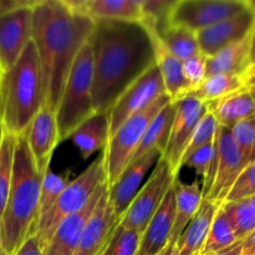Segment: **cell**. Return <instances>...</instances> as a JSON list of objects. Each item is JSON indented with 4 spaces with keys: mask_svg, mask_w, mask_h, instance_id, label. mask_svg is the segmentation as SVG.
<instances>
[{
    "mask_svg": "<svg viewBox=\"0 0 255 255\" xmlns=\"http://www.w3.org/2000/svg\"><path fill=\"white\" fill-rule=\"evenodd\" d=\"M94 61L92 101L109 114L122 94L156 65L151 34L142 22L94 21L87 41Z\"/></svg>",
    "mask_w": 255,
    "mask_h": 255,
    "instance_id": "cell-1",
    "label": "cell"
},
{
    "mask_svg": "<svg viewBox=\"0 0 255 255\" xmlns=\"http://www.w3.org/2000/svg\"><path fill=\"white\" fill-rule=\"evenodd\" d=\"M92 29L94 21L67 1H35L31 40L41 69L42 107L56 114L70 70Z\"/></svg>",
    "mask_w": 255,
    "mask_h": 255,
    "instance_id": "cell-2",
    "label": "cell"
},
{
    "mask_svg": "<svg viewBox=\"0 0 255 255\" xmlns=\"http://www.w3.org/2000/svg\"><path fill=\"white\" fill-rule=\"evenodd\" d=\"M42 177L30 153L26 137L20 134L15 146L11 186L0 219L6 255H14L29 237L35 236Z\"/></svg>",
    "mask_w": 255,
    "mask_h": 255,
    "instance_id": "cell-3",
    "label": "cell"
},
{
    "mask_svg": "<svg viewBox=\"0 0 255 255\" xmlns=\"http://www.w3.org/2000/svg\"><path fill=\"white\" fill-rule=\"evenodd\" d=\"M44 106L42 77L34 42L4 75L0 89V120L5 133L20 136Z\"/></svg>",
    "mask_w": 255,
    "mask_h": 255,
    "instance_id": "cell-4",
    "label": "cell"
},
{
    "mask_svg": "<svg viewBox=\"0 0 255 255\" xmlns=\"http://www.w3.org/2000/svg\"><path fill=\"white\" fill-rule=\"evenodd\" d=\"M92 51L90 44L86 42L70 70L56 110L60 142L70 138L80 125L96 114L92 101Z\"/></svg>",
    "mask_w": 255,
    "mask_h": 255,
    "instance_id": "cell-5",
    "label": "cell"
},
{
    "mask_svg": "<svg viewBox=\"0 0 255 255\" xmlns=\"http://www.w3.org/2000/svg\"><path fill=\"white\" fill-rule=\"evenodd\" d=\"M106 183V169L101 154V157L92 161L82 173L67 183L49 216L36 224L35 236L41 246L42 252L60 222L84 209L96 192Z\"/></svg>",
    "mask_w": 255,
    "mask_h": 255,
    "instance_id": "cell-6",
    "label": "cell"
},
{
    "mask_svg": "<svg viewBox=\"0 0 255 255\" xmlns=\"http://www.w3.org/2000/svg\"><path fill=\"white\" fill-rule=\"evenodd\" d=\"M169 101L171 99L167 95H163L158 100H156L151 106L127 120L110 137L109 143L102 152L105 169H106L107 186H112L117 181L120 174L131 163L148 125Z\"/></svg>",
    "mask_w": 255,
    "mask_h": 255,
    "instance_id": "cell-7",
    "label": "cell"
},
{
    "mask_svg": "<svg viewBox=\"0 0 255 255\" xmlns=\"http://www.w3.org/2000/svg\"><path fill=\"white\" fill-rule=\"evenodd\" d=\"M177 177L178 176L173 173L168 162L161 157L142 188L121 217L119 224L139 234L143 233L144 228L159 208Z\"/></svg>",
    "mask_w": 255,
    "mask_h": 255,
    "instance_id": "cell-8",
    "label": "cell"
},
{
    "mask_svg": "<svg viewBox=\"0 0 255 255\" xmlns=\"http://www.w3.org/2000/svg\"><path fill=\"white\" fill-rule=\"evenodd\" d=\"M246 0H177L169 24L187 27L197 34L248 9Z\"/></svg>",
    "mask_w": 255,
    "mask_h": 255,
    "instance_id": "cell-9",
    "label": "cell"
},
{
    "mask_svg": "<svg viewBox=\"0 0 255 255\" xmlns=\"http://www.w3.org/2000/svg\"><path fill=\"white\" fill-rule=\"evenodd\" d=\"M163 95H167L166 89H164L158 67L154 65L143 76L132 84L120 96L114 107L110 110V137L127 120L151 106L156 100H158Z\"/></svg>",
    "mask_w": 255,
    "mask_h": 255,
    "instance_id": "cell-10",
    "label": "cell"
},
{
    "mask_svg": "<svg viewBox=\"0 0 255 255\" xmlns=\"http://www.w3.org/2000/svg\"><path fill=\"white\" fill-rule=\"evenodd\" d=\"M174 104H176V116L172 124L167 147L162 157L168 162L173 173L178 176L182 168V156L187 143L198 122L208 112V107L193 96H187Z\"/></svg>",
    "mask_w": 255,
    "mask_h": 255,
    "instance_id": "cell-11",
    "label": "cell"
},
{
    "mask_svg": "<svg viewBox=\"0 0 255 255\" xmlns=\"http://www.w3.org/2000/svg\"><path fill=\"white\" fill-rule=\"evenodd\" d=\"M32 6L0 16V70L2 75L16 64L31 41Z\"/></svg>",
    "mask_w": 255,
    "mask_h": 255,
    "instance_id": "cell-12",
    "label": "cell"
},
{
    "mask_svg": "<svg viewBox=\"0 0 255 255\" xmlns=\"http://www.w3.org/2000/svg\"><path fill=\"white\" fill-rule=\"evenodd\" d=\"M217 169L213 186L206 199L223 203L236 182L237 177L246 167L241 151L234 142L229 128L218 127L217 131Z\"/></svg>",
    "mask_w": 255,
    "mask_h": 255,
    "instance_id": "cell-13",
    "label": "cell"
},
{
    "mask_svg": "<svg viewBox=\"0 0 255 255\" xmlns=\"http://www.w3.org/2000/svg\"><path fill=\"white\" fill-rule=\"evenodd\" d=\"M161 157L162 153L159 151L149 152L142 158L129 163L120 174L117 181L109 187L110 203L119 221L142 188L147 176L151 173Z\"/></svg>",
    "mask_w": 255,
    "mask_h": 255,
    "instance_id": "cell-14",
    "label": "cell"
},
{
    "mask_svg": "<svg viewBox=\"0 0 255 255\" xmlns=\"http://www.w3.org/2000/svg\"><path fill=\"white\" fill-rule=\"evenodd\" d=\"M255 27V14L248 6L239 15L197 32L201 54L211 57L228 45L246 39Z\"/></svg>",
    "mask_w": 255,
    "mask_h": 255,
    "instance_id": "cell-15",
    "label": "cell"
},
{
    "mask_svg": "<svg viewBox=\"0 0 255 255\" xmlns=\"http://www.w3.org/2000/svg\"><path fill=\"white\" fill-rule=\"evenodd\" d=\"M119 222L110 203L107 186L85 226L75 255H102Z\"/></svg>",
    "mask_w": 255,
    "mask_h": 255,
    "instance_id": "cell-16",
    "label": "cell"
},
{
    "mask_svg": "<svg viewBox=\"0 0 255 255\" xmlns=\"http://www.w3.org/2000/svg\"><path fill=\"white\" fill-rule=\"evenodd\" d=\"M27 146L37 171L45 174L50 169L52 153L60 143L56 114L42 107L25 131Z\"/></svg>",
    "mask_w": 255,
    "mask_h": 255,
    "instance_id": "cell-17",
    "label": "cell"
},
{
    "mask_svg": "<svg viewBox=\"0 0 255 255\" xmlns=\"http://www.w3.org/2000/svg\"><path fill=\"white\" fill-rule=\"evenodd\" d=\"M107 188V183L104 184L99 191L96 192L91 201L89 202L84 209L77 213L67 217L64 221L60 222L56 231L54 232L50 238L49 243L44 249V255H75L79 248L80 241H81L82 232L85 226L91 216L92 211L96 207L97 202L101 198L102 193Z\"/></svg>",
    "mask_w": 255,
    "mask_h": 255,
    "instance_id": "cell-18",
    "label": "cell"
},
{
    "mask_svg": "<svg viewBox=\"0 0 255 255\" xmlns=\"http://www.w3.org/2000/svg\"><path fill=\"white\" fill-rule=\"evenodd\" d=\"M174 223V189H169L163 202L141 234L137 255H159L171 241Z\"/></svg>",
    "mask_w": 255,
    "mask_h": 255,
    "instance_id": "cell-19",
    "label": "cell"
},
{
    "mask_svg": "<svg viewBox=\"0 0 255 255\" xmlns=\"http://www.w3.org/2000/svg\"><path fill=\"white\" fill-rule=\"evenodd\" d=\"M144 25V24H143ZM151 34L152 44L154 50V59H156V66L158 67L159 74L162 76L164 89H166L167 96L171 99L172 102H177L184 99L191 94V87L186 81L182 71V61L177 59L161 41L157 35L156 30L149 25H144Z\"/></svg>",
    "mask_w": 255,
    "mask_h": 255,
    "instance_id": "cell-20",
    "label": "cell"
},
{
    "mask_svg": "<svg viewBox=\"0 0 255 255\" xmlns=\"http://www.w3.org/2000/svg\"><path fill=\"white\" fill-rule=\"evenodd\" d=\"M92 21L142 22L141 0H80L67 1Z\"/></svg>",
    "mask_w": 255,
    "mask_h": 255,
    "instance_id": "cell-21",
    "label": "cell"
},
{
    "mask_svg": "<svg viewBox=\"0 0 255 255\" xmlns=\"http://www.w3.org/2000/svg\"><path fill=\"white\" fill-rule=\"evenodd\" d=\"M219 206L221 203L203 199L197 213L177 241L178 255H201L209 228Z\"/></svg>",
    "mask_w": 255,
    "mask_h": 255,
    "instance_id": "cell-22",
    "label": "cell"
},
{
    "mask_svg": "<svg viewBox=\"0 0 255 255\" xmlns=\"http://www.w3.org/2000/svg\"><path fill=\"white\" fill-rule=\"evenodd\" d=\"M174 189V223L171 241L177 243L182 232L186 229L191 219L203 202L202 184L199 181L184 183L177 177L173 183Z\"/></svg>",
    "mask_w": 255,
    "mask_h": 255,
    "instance_id": "cell-23",
    "label": "cell"
},
{
    "mask_svg": "<svg viewBox=\"0 0 255 255\" xmlns=\"http://www.w3.org/2000/svg\"><path fill=\"white\" fill-rule=\"evenodd\" d=\"M219 126L231 129L237 124L255 117V97L248 87L207 105Z\"/></svg>",
    "mask_w": 255,
    "mask_h": 255,
    "instance_id": "cell-24",
    "label": "cell"
},
{
    "mask_svg": "<svg viewBox=\"0 0 255 255\" xmlns=\"http://www.w3.org/2000/svg\"><path fill=\"white\" fill-rule=\"evenodd\" d=\"M69 139L77 147L84 161L94 156L97 151H104L110 139L109 114H95L80 125Z\"/></svg>",
    "mask_w": 255,
    "mask_h": 255,
    "instance_id": "cell-25",
    "label": "cell"
},
{
    "mask_svg": "<svg viewBox=\"0 0 255 255\" xmlns=\"http://www.w3.org/2000/svg\"><path fill=\"white\" fill-rule=\"evenodd\" d=\"M251 35L241 41L228 45L216 55L208 57L207 76L218 74L246 76L248 70L251 69Z\"/></svg>",
    "mask_w": 255,
    "mask_h": 255,
    "instance_id": "cell-26",
    "label": "cell"
},
{
    "mask_svg": "<svg viewBox=\"0 0 255 255\" xmlns=\"http://www.w3.org/2000/svg\"><path fill=\"white\" fill-rule=\"evenodd\" d=\"M174 116H176V104L169 101L148 125L131 163L142 158L152 151H159L163 154L169 138V133H171Z\"/></svg>",
    "mask_w": 255,
    "mask_h": 255,
    "instance_id": "cell-27",
    "label": "cell"
},
{
    "mask_svg": "<svg viewBox=\"0 0 255 255\" xmlns=\"http://www.w3.org/2000/svg\"><path fill=\"white\" fill-rule=\"evenodd\" d=\"M246 76L241 75H211L207 76L203 84L191 92L188 96H193L209 105L219 101L229 95L246 89Z\"/></svg>",
    "mask_w": 255,
    "mask_h": 255,
    "instance_id": "cell-28",
    "label": "cell"
},
{
    "mask_svg": "<svg viewBox=\"0 0 255 255\" xmlns=\"http://www.w3.org/2000/svg\"><path fill=\"white\" fill-rule=\"evenodd\" d=\"M156 32L164 46L181 61L201 54L197 34L187 27L168 24Z\"/></svg>",
    "mask_w": 255,
    "mask_h": 255,
    "instance_id": "cell-29",
    "label": "cell"
},
{
    "mask_svg": "<svg viewBox=\"0 0 255 255\" xmlns=\"http://www.w3.org/2000/svg\"><path fill=\"white\" fill-rule=\"evenodd\" d=\"M70 172L64 174H57L47 169L42 177L41 191H40L39 208H37V222H41L46 218L56 204L57 199L61 196L62 191L70 182Z\"/></svg>",
    "mask_w": 255,
    "mask_h": 255,
    "instance_id": "cell-30",
    "label": "cell"
},
{
    "mask_svg": "<svg viewBox=\"0 0 255 255\" xmlns=\"http://www.w3.org/2000/svg\"><path fill=\"white\" fill-rule=\"evenodd\" d=\"M239 242L237 239L236 233L227 218L226 213L223 212L222 207L219 206L216 216H214L213 222L209 228L208 236H207L206 243H204L203 249H202L201 255L216 253V252L223 251V249L229 248L233 244Z\"/></svg>",
    "mask_w": 255,
    "mask_h": 255,
    "instance_id": "cell-31",
    "label": "cell"
},
{
    "mask_svg": "<svg viewBox=\"0 0 255 255\" xmlns=\"http://www.w3.org/2000/svg\"><path fill=\"white\" fill-rule=\"evenodd\" d=\"M221 207L226 213L238 241H243L249 233L254 231L255 216L247 199L236 202H223L221 203Z\"/></svg>",
    "mask_w": 255,
    "mask_h": 255,
    "instance_id": "cell-32",
    "label": "cell"
},
{
    "mask_svg": "<svg viewBox=\"0 0 255 255\" xmlns=\"http://www.w3.org/2000/svg\"><path fill=\"white\" fill-rule=\"evenodd\" d=\"M15 146H16V136L5 133L0 146V219L4 213L10 186H11Z\"/></svg>",
    "mask_w": 255,
    "mask_h": 255,
    "instance_id": "cell-33",
    "label": "cell"
},
{
    "mask_svg": "<svg viewBox=\"0 0 255 255\" xmlns=\"http://www.w3.org/2000/svg\"><path fill=\"white\" fill-rule=\"evenodd\" d=\"M218 122H217V120L214 119L212 112L208 110V112L198 122L197 127L194 128L193 133H192L191 138H189L188 143H187L186 149L183 152V156H182L181 167H184L187 159L192 154L196 153L202 147L207 146V144L214 141V138L217 136V131H218Z\"/></svg>",
    "mask_w": 255,
    "mask_h": 255,
    "instance_id": "cell-34",
    "label": "cell"
},
{
    "mask_svg": "<svg viewBox=\"0 0 255 255\" xmlns=\"http://www.w3.org/2000/svg\"><path fill=\"white\" fill-rule=\"evenodd\" d=\"M177 0H141L142 24L159 30L169 24L171 12Z\"/></svg>",
    "mask_w": 255,
    "mask_h": 255,
    "instance_id": "cell-35",
    "label": "cell"
},
{
    "mask_svg": "<svg viewBox=\"0 0 255 255\" xmlns=\"http://www.w3.org/2000/svg\"><path fill=\"white\" fill-rule=\"evenodd\" d=\"M139 241L141 234L119 224L102 255H137Z\"/></svg>",
    "mask_w": 255,
    "mask_h": 255,
    "instance_id": "cell-36",
    "label": "cell"
},
{
    "mask_svg": "<svg viewBox=\"0 0 255 255\" xmlns=\"http://www.w3.org/2000/svg\"><path fill=\"white\" fill-rule=\"evenodd\" d=\"M234 142L241 151L244 164L255 161V117L242 121L231 128Z\"/></svg>",
    "mask_w": 255,
    "mask_h": 255,
    "instance_id": "cell-37",
    "label": "cell"
},
{
    "mask_svg": "<svg viewBox=\"0 0 255 255\" xmlns=\"http://www.w3.org/2000/svg\"><path fill=\"white\" fill-rule=\"evenodd\" d=\"M253 196H255V161L248 163L242 169L224 202L243 201Z\"/></svg>",
    "mask_w": 255,
    "mask_h": 255,
    "instance_id": "cell-38",
    "label": "cell"
},
{
    "mask_svg": "<svg viewBox=\"0 0 255 255\" xmlns=\"http://www.w3.org/2000/svg\"><path fill=\"white\" fill-rule=\"evenodd\" d=\"M207 61H208V57L202 54L182 61L183 76L188 82L192 91L201 86L207 79Z\"/></svg>",
    "mask_w": 255,
    "mask_h": 255,
    "instance_id": "cell-39",
    "label": "cell"
},
{
    "mask_svg": "<svg viewBox=\"0 0 255 255\" xmlns=\"http://www.w3.org/2000/svg\"><path fill=\"white\" fill-rule=\"evenodd\" d=\"M14 255H44V252L36 236H31L22 243Z\"/></svg>",
    "mask_w": 255,
    "mask_h": 255,
    "instance_id": "cell-40",
    "label": "cell"
},
{
    "mask_svg": "<svg viewBox=\"0 0 255 255\" xmlns=\"http://www.w3.org/2000/svg\"><path fill=\"white\" fill-rule=\"evenodd\" d=\"M34 4L35 1H29V0H0V16L16 11L22 7L32 6Z\"/></svg>",
    "mask_w": 255,
    "mask_h": 255,
    "instance_id": "cell-41",
    "label": "cell"
},
{
    "mask_svg": "<svg viewBox=\"0 0 255 255\" xmlns=\"http://www.w3.org/2000/svg\"><path fill=\"white\" fill-rule=\"evenodd\" d=\"M242 242V255H255V229Z\"/></svg>",
    "mask_w": 255,
    "mask_h": 255,
    "instance_id": "cell-42",
    "label": "cell"
},
{
    "mask_svg": "<svg viewBox=\"0 0 255 255\" xmlns=\"http://www.w3.org/2000/svg\"><path fill=\"white\" fill-rule=\"evenodd\" d=\"M204 255H242V242H237L236 244H233L229 248L223 249V251L216 252V253H209Z\"/></svg>",
    "mask_w": 255,
    "mask_h": 255,
    "instance_id": "cell-43",
    "label": "cell"
},
{
    "mask_svg": "<svg viewBox=\"0 0 255 255\" xmlns=\"http://www.w3.org/2000/svg\"><path fill=\"white\" fill-rule=\"evenodd\" d=\"M249 60H251V67L254 66L255 65V27L251 35V52H249Z\"/></svg>",
    "mask_w": 255,
    "mask_h": 255,
    "instance_id": "cell-44",
    "label": "cell"
},
{
    "mask_svg": "<svg viewBox=\"0 0 255 255\" xmlns=\"http://www.w3.org/2000/svg\"><path fill=\"white\" fill-rule=\"evenodd\" d=\"M159 255H178V253H177V244L173 243V242H169L168 246L163 249V252Z\"/></svg>",
    "mask_w": 255,
    "mask_h": 255,
    "instance_id": "cell-45",
    "label": "cell"
},
{
    "mask_svg": "<svg viewBox=\"0 0 255 255\" xmlns=\"http://www.w3.org/2000/svg\"><path fill=\"white\" fill-rule=\"evenodd\" d=\"M246 85H247V87L255 86V74L249 75V76L246 77Z\"/></svg>",
    "mask_w": 255,
    "mask_h": 255,
    "instance_id": "cell-46",
    "label": "cell"
},
{
    "mask_svg": "<svg viewBox=\"0 0 255 255\" xmlns=\"http://www.w3.org/2000/svg\"><path fill=\"white\" fill-rule=\"evenodd\" d=\"M247 201H248L249 206H251L252 211H253V213H254V216H255V196L251 197V198H248V199H247Z\"/></svg>",
    "mask_w": 255,
    "mask_h": 255,
    "instance_id": "cell-47",
    "label": "cell"
},
{
    "mask_svg": "<svg viewBox=\"0 0 255 255\" xmlns=\"http://www.w3.org/2000/svg\"><path fill=\"white\" fill-rule=\"evenodd\" d=\"M4 136H5V129H4V126H2L1 120H0V146H1V142H2V138H4Z\"/></svg>",
    "mask_w": 255,
    "mask_h": 255,
    "instance_id": "cell-48",
    "label": "cell"
},
{
    "mask_svg": "<svg viewBox=\"0 0 255 255\" xmlns=\"http://www.w3.org/2000/svg\"><path fill=\"white\" fill-rule=\"evenodd\" d=\"M0 255H6L4 249V244H2V237H1V228H0Z\"/></svg>",
    "mask_w": 255,
    "mask_h": 255,
    "instance_id": "cell-49",
    "label": "cell"
},
{
    "mask_svg": "<svg viewBox=\"0 0 255 255\" xmlns=\"http://www.w3.org/2000/svg\"><path fill=\"white\" fill-rule=\"evenodd\" d=\"M253 74H255V65H254V66H252L251 69H249V71L247 72L246 77H247V76H249V75H253Z\"/></svg>",
    "mask_w": 255,
    "mask_h": 255,
    "instance_id": "cell-50",
    "label": "cell"
},
{
    "mask_svg": "<svg viewBox=\"0 0 255 255\" xmlns=\"http://www.w3.org/2000/svg\"><path fill=\"white\" fill-rule=\"evenodd\" d=\"M2 77H4V75H2L1 70H0V89H1V81H2Z\"/></svg>",
    "mask_w": 255,
    "mask_h": 255,
    "instance_id": "cell-51",
    "label": "cell"
},
{
    "mask_svg": "<svg viewBox=\"0 0 255 255\" xmlns=\"http://www.w3.org/2000/svg\"><path fill=\"white\" fill-rule=\"evenodd\" d=\"M249 90H251V92L252 94H253V96L255 97V86H253V87H248Z\"/></svg>",
    "mask_w": 255,
    "mask_h": 255,
    "instance_id": "cell-52",
    "label": "cell"
}]
</instances>
